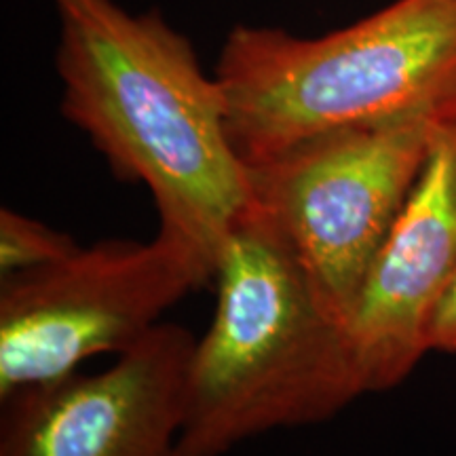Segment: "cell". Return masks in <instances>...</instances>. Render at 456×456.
Wrapping results in <instances>:
<instances>
[{
  "label": "cell",
  "mask_w": 456,
  "mask_h": 456,
  "mask_svg": "<svg viewBox=\"0 0 456 456\" xmlns=\"http://www.w3.org/2000/svg\"><path fill=\"white\" fill-rule=\"evenodd\" d=\"M51 4L61 114L114 175L151 191L159 231L184 241L214 279L249 208L248 165L232 144L218 78L159 13H131L117 0Z\"/></svg>",
  "instance_id": "1"
},
{
  "label": "cell",
  "mask_w": 456,
  "mask_h": 456,
  "mask_svg": "<svg viewBox=\"0 0 456 456\" xmlns=\"http://www.w3.org/2000/svg\"><path fill=\"white\" fill-rule=\"evenodd\" d=\"M214 283L175 456H224L262 433L326 423L366 395L345 328L252 205L222 248Z\"/></svg>",
  "instance_id": "2"
},
{
  "label": "cell",
  "mask_w": 456,
  "mask_h": 456,
  "mask_svg": "<svg viewBox=\"0 0 456 456\" xmlns=\"http://www.w3.org/2000/svg\"><path fill=\"white\" fill-rule=\"evenodd\" d=\"M245 165L351 125L456 110V0H395L323 37L235 26L216 66Z\"/></svg>",
  "instance_id": "3"
},
{
  "label": "cell",
  "mask_w": 456,
  "mask_h": 456,
  "mask_svg": "<svg viewBox=\"0 0 456 456\" xmlns=\"http://www.w3.org/2000/svg\"><path fill=\"white\" fill-rule=\"evenodd\" d=\"M452 112L323 131L248 165L249 205L277 228L342 328Z\"/></svg>",
  "instance_id": "4"
},
{
  "label": "cell",
  "mask_w": 456,
  "mask_h": 456,
  "mask_svg": "<svg viewBox=\"0 0 456 456\" xmlns=\"http://www.w3.org/2000/svg\"><path fill=\"white\" fill-rule=\"evenodd\" d=\"M214 281L180 239H104L64 260L3 277L0 399L78 372L95 355L123 351L161 323L184 296Z\"/></svg>",
  "instance_id": "5"
},
{
  "label": "cell",
  "mask_w": 456,
  "mask_h": 456,
  "mask_svg": "<svg viewBox=\"0 0 456 456\" xmlns=\"http://www.w3.org/2000/svg\"><path fill=\"white\" fill-rule=\"evenodd\" d=\"M195 342L159 323L102 372L3 397L0 456H175Z\"/></svg>",
  "instance_id": "6"
},
{
  "label": "cell",
  "mask_w": 456,
  "mask_h": 456,
  "mask_svg": "<svg viewBox=\"0 0 456 456\" xmlns=\"http://www.w3.org/2000/svg\"><path fill=\"white\" fill-rule=\"evenodd\" d=\"M454 271L456 112L433 135L345 326L366 395L402 385L431 351L433 315Z\"/></svg>",
  "instance_id": "7"
},
{
  "label": "cell",
  "mask_w": 456,
  "mask_h": 456,
  "mask_svg": "<svg viewBox=\"0 0 456 456\" xmlns=\"http://www.w3.org/2000/svg\"><path fill=\"white\" fill-rule=\"evenodd\" d=\"M81 248L70 235L55 231L15 209H0V277H11L64 260Z\"/></svg>",
  "instance_id": "8"
},
{
  "label": "cell",
  "mask_w": 456,
  "mask_h": 456,
  "mask_svg": "<svg viewBox=\"0 0 456 456\" xmlns=\"http://www.w3.org/2000/svg\"><path fill=\"white\" fill-rule=\"evenodd\" d=\"M429 349L456 353V271L444 292L429 328Z\"/></svg>",
  "instance_id": "9"
}]
</instances>
